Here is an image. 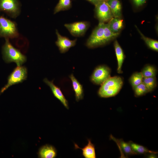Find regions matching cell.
I'll use <instances>...</instances> for the list:
<instances>
[{"label": "cell", "instance_id": "28", "mask_svg": "<svg viewBox=\"0 0 158 158\" xmlns=\"http://www.w3.org/2000/svg\"><path fill=\"white\" fill-rule=\"evenodd\" d=\"M88 1L90 2L92 4L94 5L95 6L99 2L103 1V0H87Z\"/></svg>", "mask_w": 158, "mask_h": 158}, {"label": "cell", "instance_id": "8", "mask_svg": "<svg viewBox=\"0 0 158 158\" xmlns=\"http://www.w3.org/2000/svg\"><path fill=\"white\" fill-rule=\"evenodd\" d=\"M96 16L99 23L108 22L113 17L106 1H102L95 6Z\"/></svg>", "mask_w": 158, "mask_h": 158}, {"label": "cell", "instance_id": "13", "mask_svg": "<svg viewBox=\"0 0 158 158\" xmlns=\"http://www.w3.org/2000/svg\"><path fill=\"white\" fill-rule=\"evenodd\" d=\"M114 17L121 18L122 7L119 0H108L106 1Z\"/></svg>", "mask_w": 158, "mask_h": 158}, {"label": "cell", "instance_id": "19", "mask_svg": "<svg viewBox=\"0 0 158 158\" xmlns=\"http://www.w3.org/2000/svg\"><path fill=\"white\" fill-rule=\"evenodd\" d=\"M135 27L141 35L142 38L144 40L147 45L151 49L158 51V41L145 37L141 32L136 25H135Z\"/></svg>", "mask_w": 158, "mask_h": 158}, {"label": "cell", "instance_id": "3", "mask_svg": "<svg viewBox=\"0 0 158 158\" xmlns=\"http://www.w3.org/2000/svg\"><path fill=\"white\" fill-rule=\"evenodd\" d=\"M28 70L25 66H17L8 76L7 83L1 89L0 94L12 85L22 83L26 80Z\"/></svg>", "mask_w": 158, "mask_h": 158}, {"label": "cell", "instance_id": "4", "mask_svg": "<svg viewBox=\"0 0 158 158\" xmlns=\"http://www.w3.org/2000/svg\"><path fill=\"white\" fill-rule=\"evenodd\" d=\"M18 35L16 23L0 16V37L13 38L18 37Z\"/></svg>", "mask_w": 158, "mask_h": 158}, {"label": "cell", "instance_id": "16", "mask_svg": "<svg viewBox=\"0 0 158 158\" xmlns=\"http://www.w3.org/2000/svg\"><path fill=\"white\" fill-rule=\"evenodd\" d=\"M87 144L83 148H81L78 145L75 144L76 149L80 148L83 151V155L85 158H95L96 157L95 149L94 145L92 143L91 140H88Z\"/></svg>", "mask_w": 158, "mask_h": 158}, {"label": "cell", "instance_id": "26", "mask_svg": "<svg viewBox=\"0 0 158 158\" xmlns=\"http://www.w3.org/2000/svg\"><path fill=\"white\" fill-rule=\"evenodd\" d=\"M135 95L136 96H140L148 92L143 82L133 88Z\"/></svg>", "mask_w": 158, "mask_h": 158}, {"label": "cell", "instance_id": "25", "mask_svg": "<svg viewBox=\"0 0 158 158\" xmlns=\"http://www.w3.org/2000/svg\"><path fill=\"white\" fill-rule=\"evenodd\" d=\"M143 77L140 72H136L133 74L130 77V82L133 88L142 82Z\"/></svg>", "mask_w": 158, "mask_h": 158}, {"label": "cell", "instance_id": "10", "mask_svg": "<svg viewBox=\"0 0 158 158\" xmlns=\"http://www.w3.org/2000/svg\"><path fill=\"white\" fill-rule=\"evenodd\" d=\"M56 34L57 40L55 42V44L61 53H66L71 47L75 45L77 39L71 40L66 37L62 36L57 30H56Z\"/></svg>", "mask_w": 158, "mask_h": 158}, {"label": "cell", "instance_id": "23", "mask_svg": "<svg viewBox=\"0 0 158 158\" xmlns=\"http://www.w3.org/2000/svg\"><path fill=\"white\" fill-rule=\"evenodd\" d=\"M117 141L120 148L126 155L137 154L133 150L129 142H126L122 139H120Z\"/></svg>", "mask_w": 158, "mask_h": 158}, {"label": "cell", "instance_id": "2", "mask_svg": "<svg viewBox=\"0 0 158 158\" xmlns=\"http://www.w3.org/2000/svg\"><path fill=\"white\" fill-rule=\"evenodd\" d=\"M123 83V79L120 77H110L101 85L98 94L103 98L115 96L120 91Z\"/></svg>", "mask_w": 158, "mask_h": 158}, {"label": "cell", "instance_id": "12", "mask_svg": "<svg viewBox=\"0 0 158 158\" xmlns=\"http://www.w3.org/2000/svg\"><path fill=\"white\" fill-rule=\"evenodd\" d=\"M38 157L41 158H54L56 155V151L53 146L46 145L42 146L39 149Z\"/></svg>", "mask_w": 158, "mask_h": 158}, {"label": "cell", "instance_id": "6", "mask_svg": "<svg viewBox=\"0 0 158 158\" xmlns=\"http://www.w3.org/2000/svg\"><path fill=\"white\" fill-rule=\"evenodd\" d=\"M0 11L5 12L12 18H16L20 12L18 0H0Z\"/></svg>", "mask_w": 158, "mask_h": 158}, {"label": "cell", "instance_id": "11", "mask_svg": "<svg viewBox=\"0 0 158 158\" xmlns=\"http://www.w3.org/2000/svg\"><path fill=\"white\" fill-rule=\"evenodd\" d=\"M43 81L50 87L55 97L59 100L66 108L68 109V106L67 101L60 88L54 84L53 81H50L47 78H45L44 79Z\"/></svg>", "mask_w": 158, "mask_h": 158}, {"label": "cell", "instance_id": "7", "mask_svg": "<svg viewBox=\"0 0 158 158\" xmlns=\"http://www.w3.org/2000/svg\"><path fill=\"white\" fill-rule=\"evenodd\" d=\"M111 70L107 66L102 65L97 67L94 71L90 80L94 84L101 85L110 77Z\"/></svg>", "mask_w": 158, "mask_h": 158}, {"label": "cell", "instance_id": "5", "mask_svg": "<svg viewBox=\"0 0 158 158\" xmlns=\"http://www.w3.org/2000/svg\"><path fill=\"white\" fill-rule=\"evenodd\" d=\"M105 23H99L87 40L86 46L92 48L104 45V30Z\"/></svg>", "mask_w": 158, "mask_h": 158}, {"label": "cell", "instance_id": "21", "mask_svg": "<svg viewBox=\"0 0 158 158\" xmlns=\"http://www.w3.org/2000/svg\"><path fill=\"white\" fill-rule=\"evenodd\" d=\"M129 143L133 150L137 154H144L147 153H153L157 154V152L149 150L142 145L130 141Z\"/></svg>", "mask_w": 158, "mask_h": 158}, {"label": "cell", "instance_id": "27", "mask_svg": "<svg viewBox=\"0 0 158 158\" xmlns=\"http://www.w3.org/2000/svg\"><path fill=\"white\" fill-rule=\"evenodd\" d=\"M146 0H133L134 4L137 6L142 5L146 2Z\"/></svg>", "mask_w": 158, "mask_h": 158}, {"label": "cell", "instance_id": "1", "mask_svg": "<svg viewBox=\"0 0 158 158\" xmlns=\"http://www.w3.org/2000/svg\"><path fill=\"white\" fill-rule=\"evenodd\" d=\"M2 53L4 60L7 63L13 62L17 66H20L27 60L26 56L11 44L8 38H5V43L2 47Z\"/></svg>", "mask_w": 158, "mask_h": 158}, {"label": "cell", "instance_id": "14", "mask_svg": "<svg viewBox=\"0 0 158 158\" xmlns=\"http://www.w3.org/2000/svg\"><path fill=\"white\" fill-rule=\"evenodd\" d=\"M69 77L72 82L73 88L75 92L76 100L78 101L83 99V86L73 74L70 75Z\"/></svg>", "mask_w": 158, "mask_h": 158}, {"label": "cell", "instance_id": "17", "mask_svg": "<svg viewBox=\"0 0 158 158\" xmlns=\"http://www.w3.org/2000/svg\"><path fill=\"white\" fill-rule=\"evenodd\" d=\"M107 24L109 29L112 32L119 33L123 27V20L121 18L113 17Z\"/></svg>", "mask_w": 158, "mask_h": 158}, {"label": "cell", "instance_id": "20", "mask_svg": "<svg viewBox=\"0 0 158 158\" xmlns=\"http://www.w3.org/2000/svg\"><path fill=\"white\" fill-rule=\"evenodd\" d=\"M71 6V0H59L54 9V13L56 14L60 11L68 10Z\"/></svg>", "mask_w": 158, "mask_h": 158}, {"label": "cell", "instance_id": "24", "mask_svg": "<svg viewBox=\"0 0 158 158\" xmlns=\"http://www.w3.org/2000/svg\"><path fill=\"white\" fill-rule=\"evenodd\" d=\"M141 72L143 78L154 77L156 74V70L152 66L147 65L143 68Z\"/></svg>", "mask_w": 158, "mask_h": 158}, {"label": "cell", "instance_id": "30", "mask_svg": "<svg viewBox=\"0 0 158 158\" xmlns=\"http://www.w3.org/2000/svg\"><path fill=\"white\" fill-rule=\"evenodd\" d=\"M103 0V1H107V0Z\"/></svg>", "mask_w": 158, "mask_h": 158}, {"label": "cell", "instance_id": "29", "mask_svg": "<svg viewBox=\"0 0 158 158\" xmlns=\"http://www.w3.org/2000/svg\"><path fill=\"white\" fill-rule=\"evenodd\" d=\"M150 154H149L148 156V157L150 158H157V156L155 154H156L153 153H150Z\"/></svg>", "mask_w": 158, "mask_h": 158}, {"label": "cell", "instance_id": "22", "mask_svg": "<svg viewBox=\"0 0 158 158\" xmlns=\"http://www.w3.org/2000/svg\"><path fill=\"white\" fill-rule=\"evenodd\" d=\"M142 82L146 87L148 92L152 91L157 85L155 77L143 78Z\"/></svg>", "mask_w": 158, "mask_h": 158}, {"label": "cell", "instance_id": "15", "mask_svg": "<svg viewBox=\"0 0 158 158\" xmlns=\"http://www.w3.org/2000/svg\"><path fill=\"white\" fill-rule=\"evenodd\" d=\"M115 53L117 58L118 68L117 72L119 73H122V67L124 59V55L123 50L117 40L114 43Z\"/></svg>", "mask_w": 158, "mask_h": 158}, {"label": "cell", "instance_id": "18", "mask_svg": "<svg viewBox=\"0 0 158 158\" xmlns=\"http://www.w3.org/2000/svg\"><path fill=\"white\" fill-rule=\"evenodd\" d=\"M119 34V33H115L112 32L109 28L107 23H104V45L114 39Z\"/></svg>", "mask_w": 158, "mask_h": 158}, {"label": "cell", "instance_id": "9", "mask_svg": "<svg viewBox=\"0 0 158 158\" xmlns=\"http://www.w3.org/2000/svg\"><path fill=\"white\" fill-rule=\"evenodd\" d=\"M90 25L89 23L86 21L76 22L64 25L65 27L72 35L77 37L83 35Z\"/></svg>", "mask_w": 158, "mask_h": 158}]
</instances>
